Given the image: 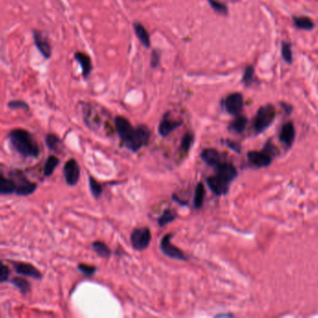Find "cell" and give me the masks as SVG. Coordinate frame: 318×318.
<instances>
[{
  "label": "cell",
  "instance_id": "6da1fadb",
  "mask_svg": "<svg viewBox=\"0 0 318 318\" xmlns=\"http://www.w3.org/2000/svg\"><path fill=\"white\" fill-rule=\"evenodd\" d=\"M115 127L122 143L133 151L137 152L146 145L150 138V130L144 125L133 127L129 119L118 116L115 119Z\"/></svg>",
  "mask_w": 318,
  "mask_h": 318
},
{
  "label": "cell",
  "instance_id": "7a4b0ae2",
  "mask_svg": "<svg viewBox=\"0 0 318 318\" xmlns=\"http://www.w3.org/2000/svg\"><path fill=\"white\" fill-rule=\"evenodd\" d=\"M8 139L13 149L22 156L27 158L39 157L40 149L34 136L24 129H14L9 135Z\"/></svg>",
  "mask_w": 318,
  "mask_h": 318
},
{
  "label": "cell",
  "instance_id": "3957f363",
  "mask_svg": "<svg viewBox=\"0 0 318 318\" xmlns=\"http://www.w3.org/2000/svg\"><path fill=\"white\" fill-rule=\"evenodd\" d=\"M275 118L274 106L268 104L259 108L256 116L253 120V128L257 134L263 133L273 123Z\"/></svg>",
  "mask_w": 318,
  "mask_h": 318
},
{
  "label": "cell",
  "instance_id": "277c9868",
  "mask_svg": "<svg viewBox=\"0 0 318 318\" xmlns=\"http://www.w3.org/2000/svg\"><path fill=\"white\" fill-rule=\"evenodd\" d=\"M19 174L20 170L12 171L9 177L0 173V194H17L19 189Z\"/></svg>",
  "mask_w": 318,
  "mask_h": 318
},
{
  "label": "cell",
  "instance_id": "5b68a950",
  "mask_svg": "<svg viewBox=\"0 0 318 318\" xmlns=\"http://www.w3.org/2000/svg\"><path fill=\"white\" fill-rule=\"evenodd\" d=\"M151 231L148 228L135 229L131 236L132 247L138 251L146 249L151 243Z\"/></svg>",
  "mask_w": 318,
  "mask_h": 318
},
{
  "label": "cell",
  "instance_id": "8992f818",
  "mask_svg": "<svg viewBox=\"0 0 318 318\" xmlns=\"http://www.w3.org/2000/svg\"><path fill=\"white\" fill-rule=\"evenodd\" d=\"M225 110L229 114L237 116L244 106V98L240 93H233L227 96L224 101Z\"/></svg>",
  "mask_w": 318,
  "mask_h": 318
},
{
  "label": "cell",
  "instance_id": "52a82bcc",
  "mask_svg": "<svg viewBox=\"0 0 318 318\" xmlns=\"http://www.w3.org/2000/svg\"><path fill=\"white\" fill-rule=\"evenodd\" d=\"M171 234L169 233V234L165 235L163 239L161 240L160 248H161L162 252L171 259H175V260H179V261H186V256L182 252V250H180L179 248L171 244Z\"/></svg>",
  "mask_w": 318,
  "mask_h": 318
},
{
  "label": "cell",
  "instance_id": "ba28073f",
  "mask_svg": "<svg viewBox=\"0 0 318 318\" xmlns=\"http://www.w3.org/2000/svg\"><path fill=\"white\" fill-rule=\"evenodd\" d=\"M63 175L66 183L69 186L77 185L80 176V168L76 159H69L65 163L63 167Z\"/></svg>",
  "mask_w": 318,
  "mask_h": 318
},
{
  "label": "cell",
  "instance_id": "9c48e42d",
  "mask_svg": "<svg viewBox=\"0 0 318 318\" xmlns=\"http://www.w3.org/2000/svg\"><path fill=\"white\" fill-rule=\"evenodd\" d=\"M33 40L39 53L46 59L50 58L52 50L47 37L39 30H33Z\"/></svg>",
  "mask_w": 318,
  "mask_h": 318
},
{
  "label": "cell",
  "instance_id": "30bf717a",
  "mask_svg": "<svg viewBox=\"0 0 318 318\" xmlns=\"http://www.w3.org/2000/svg\"><path fill=\"white\" fill-rule=\"evenodd\" d=\"M248 160L256 167H266L272 162L270 153L267 151H250L248 153Z\"/></svg>",
  "mask_w": 318,
  "mask_h": 318
},
{
  "label": "cell",
  "instance_id": "8fae6325",
  "mask_svg": "<svg viewBox=\"0 0 318 318\" xmlns=\"http://www.w3.org/2000/svg\"><path fill=\"white\" fill-rule=\"evenodd\" d=\"M216 175L227 183H231L237 175V171L232 163L221 162L216 167Z\"/></svg>",
  "mask_w": 318,
  "mask_h": 318
},
{
  "label": "cell",
  "instance_id": "7c38bea8",
  "mask_svg": "<svg viewBox=\"0 0 318 318\" xmlns=\"http://www.w3.org/2000/svg\"><path fill=\"white\" fill-rule=\"evenodd\" d=\"M207 183L209 185L210 190L218 196L227 194V192L229 191V187H230V184L225 182V180H223L217 175L209 177L207 179Z\"/></svg>",
  "mask_w": 318,
  "mask_h": 318
},
{
  "label": "cell",
  "instance_id": "4fadbf2b",
  "mask_svg": "<svg viewBox=\"0 0 318 318\" xmlns=\"http://www.w3.org/2000/svg\"><path fill=\"white\" fill-rule=\"evenodd\" d=\"M182 122L181 120L171 119L169 117V114H168L161 120V122L159 124V127H158V132H159V134L161 135V136L166 137V136L171 135L174 130H176L177 128L180 127L182 125Z\"/></svg>",
  "mask_w": 318,
  "mask_h": 318
},
{
  "label": "cell",
  "instance_id": "5bb4252c",
  "mask_svg": "<svg viewBox=\"0 0 318 318\" xmlns=\"http://www.w3.org/2000/svg\"><path fill=\"white\" fill-rule=\"evenodd\" d=\"M14 269L16 271L20 274L23 275H26V276H30L33 278L41 279L42 278V274L41 272L38 270L37 268H35L30 263H12Z\"/></svg>",
  "mask_w": 318,
  "mask_h": 318
},
{
  "label": "cell",
  "instance_id": "9a60e30c",
  "mask_svg": "<svg viewBox=\"0 0 318 318\" xmlns=\"http://www.w3.org/2000/svg\"><path fill=\"white\" fill-rule=\"evenodd\" d=\"M75 58L81 66L82 76L84 77V79H87L92 71V63H91V57L84 53L77 52L75 53Z\"/></svg>",
  "mask_w": 318,
  "mask_h": 318
},
{
  "label": "cell",
  "instance_id": "2e32d148",
  "mask_svg": "<svg viewBox=\"0 0 318 318\" xmlns=\"http://www.w3.org/2000/svg\"><path fill=\"white\" fill-rule=\"evenodd\" d=\"M280 141L285 144L287 147H290L295 138L294 125L292 122H287L285 123L280 131L279 135Z\"/></svg>",
  "mask_w": 318,
  "mask_h": 318
},
{
  "label": "cell",
  "instance_id": "e0dca14e",
  "mask_svg": "<svg viewBox=\"0 0 318 318\" xmlns=\"http://www.w3.org/2000/svg\"><path fill=\"white\" fill-rule=\"evenodd\" d=\"M201 158L206 163L213 167H216L221 162H223L220 152L213 149H206L202 151Z\"/></svg>",
  "mask_w": 318,
  "mask_h": 318
},
{
  "label": "cell",
  "instance_id": "ac0fdd59",
  "mask_svg": "<svg viewBox=\"0 0 318 318\" xmlns=\"http://www.w3.org/2000/svg\"><path fill=\"white\" fill-rule=\"evenodd\" d=\"M133 28H134V31H135V35L137 36L138 40H140V43L145 48H150L151 42H150V37H149V34H148L146 28L140 23H134Z\"/></svg>",
  "mask_w": 318,
  "mask_h": 318
},
{
  "label": "cell",
  "instance_id": "d6986e66",
  "mask_svg": "<svg viewBox=\"0 0 318 318\" xmlns=\"http://www.w3.org/2000/svg\"><path fill=\"white\" fill-rule=\"evenodd\" d=\"M247 124H248V119L245 116H238L237 115V117L230 123L229 129L231 131L234 132V133L240 134L246 129Z\"/></svg>",
  "mask_w": 318,
  "mask_h": 318
},
{
  "label": "cell",
  "instance_id": "ffe728a7",
  "mask_svg": "<svg viewBox=\"0 0 318 318\" xmlns=\"http://www.w3.org/2000/svg\"><path fill=\"white\" fill-rule=\"evenodd\" d=\"M293 22L299 29H303V30H312L315 27L314 22L311 20L309 17H293Z\"/></svg>",
  "mask_w": 318,
  "mask_h": 318
},
{
  "label": "cell",
  "instance_id": "44dd1931",
  "mask_svg": "<svg viewBox=\"0 0 318 318\" xmlns=\"http://www.w3.org/2000/svg\"><path fill=\"white\" fill-rule=\"evenodd\" d=\"M204 196H205V188L204 185L200 182L195 188V193L194 197V207L196 209L201 208L204 202Z\"/></svg>",
  "mask_w": 318,
  "mask_h": 318
},
{
  "label": "cell",
  "instance_id": "7402d4cb",
  "mask_svg": "<svg viewBox=\"0 0 318 318\" xmlns=\"http://www.w3.org/2000/svg\"><path fill=\"white\" fill-rule=\"evenodd\" d=\"M59 164V159L55 156H49L46 160L45 166H44V175L46 176H49L53 174L55 168Z\"/></svg>",
  "mask_w": 318,
  "mask_h": 318
},
{
  "label": "cell",
  "instance_id": "603a6c76",
  "mask_svg": "<svg viewBox=\"0 0 318 318\" xmlns=\"http://www.w3.org/2000/svg\"><path fill=\"white\" fill-rule=\"evenodd\" d=\"M194 136L192 133H187L183 135L181 143V151L182 152V154H187L189 152L192 145L194 143Z\"/></svg>",
  "mask_w": 318,
  "mask_h": 318
},
{
  "label": "cell",
  "instance_id": "cb8c5ba5",
  "mask_svg": "<svg viewBox=\"0 0 318 318\" xmlns=\"http://www.w3.org/2000/svg\"><path fill=\"white\" fill-rule=\"evenodd\" d=\"M92 247H93L94 251L101 258L106 259V258H109L111 255V251H110L109 247L102 242H94L92 244Z\"/></svg>",
  "mask_w": 318,
  "mask_h": 318
},
{
  "label": "cell",
  "instance_id": "d4e9b609",
  "mask_svg": "<svg viewBox=\"0 0 318 318\" xmlns=\"http://www.w3.org/2000/svg\"><path fill=\"white\" fill-rule=\"evenodd\" d=\"M12 284L18 287L23 294L28 293L30 290V284L25 279L16 277L12 280Z\"/></svg>",
  "mask_w": 318,
  "mask_h": 318
},
{
  "label": "cell",
  "instance_id": "484cf974",
  "mask_svg": "<svg viewBox=\"0 0 318 318\" xmlns=\"http://www.w3.org/2000/svg\"><path fill=\"white\" fill-rule=\"evenodd\" d=\"M281 52H282V57H283V59L287 62V64H291V63H292V58H293V56H292V50H291L290 43L283 42V43H282Z\"/></svg>",
  "mask_w": 318,
  "mask_h": 318
},
{
  "label": "cell",
  "instance_id": "4316f807",
  "mask_svg": "<svg viewBox=\"0 0 318 318\" xmlns=\"http://www.w3.org/2000/svg\"><path fill=\"white\" fill-rule=\"evenodd\" d=\"M254 74H255V69L252 65H248L244 72L243 76V82L245 85L249 86L252 84V81L254 80Z\"/></svg>",
  "mask_w": 318,
  "mask_h": 318
},
{
  "label": "cell",
  "instance_id": "83f0119b",
  "mask_svg": "<svg viewBox=\"0 0 318 318\" xmlns=\"http://www.w3.org/2000/svg\"><path fill=\"white\" fill-rule=\"evenodd\" d=\"M176 214L173 213L171 210H166L164 212L163 215H161L159 218H158V224L163 227L165 225L171 223V221H173L175 218H176Z\"/></svg>",
  "mask_w": 318,
  "mask_h": 318
},
{
  "label": "cell",
  "instance_id": "f1b7e54d",
  "mask_svg": "<svg viewBox=\"0 0 318 318\" xmlns=\"http://www.w3.org/2000/svg\"><path fill=\"white\" fill-rule=\"evenodd\" d=\"M90 188H91V191L94 198H96V199L99 198L101 194L102 188H101L100 183H98L91 176H90Z\"/></svg>",
  "mask_w": 318,
  "mask_h": 318
},
{
  "label": "cell",
  "instance_id": "f546056e",
  "mask_svg": "<svg viewBox=\"0 0 318 318\" xmlns=\"http://www.w3.org/2000/svg\"><path fill=\"white\" fill-rule=\"evenodd\" d=\"M208 2L215 11H217L221 14H227L228 8L224 3H222L218 0H208Z\"/></svg>",
  "mask_w": 318,
  "mask_h": 318
},
{
  "label": "cell",
  "instance_id": "4dcf8cb0",
  "mask_svg": "<svg viewBox=\"0 0 318 318\" xmlns=\"http://www.w3.org/2000/svg\"><path fill=\"white\" fill-rule=\"evenodd\" d=\"M46 142H47V146H48V148H49L50 150L57 151L58 146H59V143H60V139H59L56 135L49 134V135H47V137H46Z\"/></svg>",
  "mask_w": 318,
  "mask_h": 318
},
{
  "label": "cell",
  "instance_id": "1f68e13d",
  "mask_svg": "<svg viewBox=\"0 0 318 318\" xmlns=\"http://www.w3.org/2000/svg\"><path fill=\"white\" fill-rule=\"evenodd\" d=\"M78 270H80L86 276H92L96 270V268L93 266H89L85 264H79L78 265Z\"/></svg>",
  "mask_w": 318,
  "mask_h": 318
},
{
  "label": "cell",
  "instance_id": "d6a6232c",
  "mask_svg": "<svg viewBox=\"0 0 318 318\" xmlns=\"http://www.w3.org/2000/svg\"><path fill=\"white\" fill-rule=\"evenodd\" d=\"M9 277V269L8 266L0 262V283L8 281Z\"/></svg>",
  "mask_w": 318,
  "mask_h": 318
},
{
  "label": "cell",
  "instance_id": "836d02e7",
  "mask_svg": "<svg viewBox=\"0 0 318 318\" xmlns=\"http://www.w3.org/2000/svg\"><path fill=\"white\" fill-rule=\"evenodd\" d=\"M8 107L12 108V109H19V108H22V109H28V105L22 101V100H14V101H11L8 103Z\"/></svg>",
  "mask_w": 318,
  "mask_h": 318
},
{
  "label": "cell",
  "instance_id": "e575fe53",
  "mask_svg": "<svg viewBox=\"0 0 318 318\" xmlns=\"http://www.w3.org/2000/svg\"><path fill=\"white\" fill-rule=\"evenodd\" d=\"M159 63H160V53L157 51L154 50L151 55V65L153 68H156L159 65Z\"/></svg>",
  "mask_w": 318,
  "mask_h": 318
},
{
  "label": "cell",
  "instance_id": "d590c367",
  "mask_svg": "<svg viewBox=\"0 0 318 318\" xmlns=\"http://www.w3.org/2000/svg\"><path fill=\"white\" fill-rule=\"evenodd\" d=\"M226 144L228 145L229 148H231L233 151H239V145H237V144L234 143V142H232V141H230V140H227Z\"/></svg>",
  "mask_w": 318,
  "mask_h": 318
}]
</instances>
